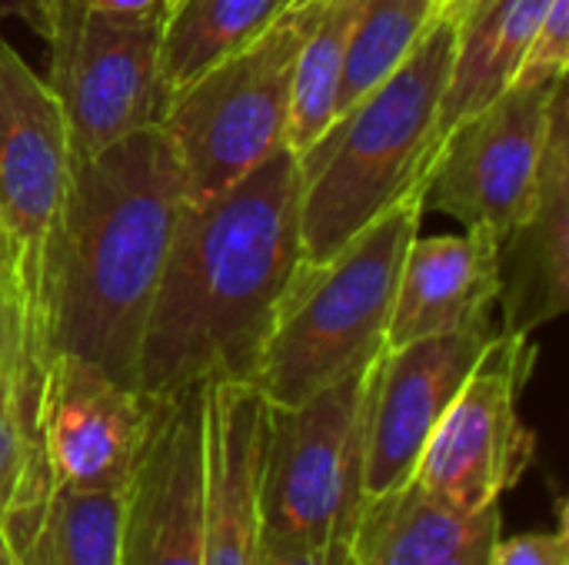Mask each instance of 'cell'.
I'll return each mask as SVG.
<instances>
[{
  "mask_svg": "<svg viewBox=\"0 0 569 565\" xmlns=\"http://www.w3.org/2000/svg\"><path fill=\"white\" fill-rule=\"evenodd\" d=\"M267 413L247 380L203 386V565H260Z\"/></svg>",
  "mask_w": 569,
  "mask_h": 565,
  "instance_id": "cell-15",
  "label": "cell"
},
{
  "mask_svg": "<svg viewBox=\"0 0 569 565\" xmlns=\"http://www.w3.org/2000/svg\"><path fill=\"white\" fill-rule=\"evenodd\" d=\"M170 3H177V0H170ZM167 10H170V7H167Z\"/></svg>",
  "mask_w": 569,
  "mask_h": 565,
  "instance_id": "cell-32",
  "label": "cell"
},
{
  "mask_svg": "<svg viewBox=\"0 0 569 565\" xmlns=\"http://www.w3.org/2000/svg\"><path fill=\"white\" fill-rule=\"evenodd\" d=\"M493 533H500V506L460 513L427 500L407 480L363 503L347 543V565H440Z\"/></svg>",
  "mask_w": 569,
  "mask_h": 565,
  "instance_id": "cell-18",
  "label": "cell"
},
{
  "mask_svg": "<svg viewBox=\"0 0 569 565\" xmlns=\"http://www.w3.org/2000/svg\"><path fill=\"white\" fill-rule=\"evenodd\" d=\"M487 565H569V523L560 503L557 529L550 533H520V536H497L490 546Z\"/></svg>",
  "mask_w": 569,
  "mask_h": 565,
  "instance_id": "cell-25",
  "label": "cell"
},
{
  "mask_svg": "<svg viewBox=\"0 0 569 565\" xmlns=\"http://www.w3.org/2000/svg\"><path fill=\"white\" fill-rule=\"evenodd\" d=\"M120 565H203V386L153 403L123 486Z\"/></svg>",
  "mask_w": 569,
  "mask_h": 565,
  "instance_id": "cell-11",
  "label": "cell"
},
{
  "mask_svg": "<svg viewBox=\"0 0 569 565\" xmlns=\"http://www.w3.org/2000/svg\"><path fill=\"white\" fill-rule=\"evenodd\" d=\"M303 263L293 150L207 200H183L137 356V390L173 396L260 366L287 283Z\"/></svg>",
  "mask_w": 569,
  "mask_h": 565,
  "instance_id": "cell-1",
  "label": "cell"
},
{
  "mask_svg": "<svg viewBox=\"0 0 569 565\" xmlns=\"http://www.w3.org/2000/svg\"><path fill=\"white\" fill-rule=\"evenodd\" d=\"M53 356L47 273L0 236V526L23 565L53 500L40 430Z\"/></svg>",
  "mask_w": 569,
  "mask_h": 565,
  "instance_id": "cell-9",
  "label": "cell"
},
{
  "mask_svg": "<svg viewBox=\"0 0 569 565\" xmlns=\"http://www.w3.org/2000/svg\"><path fill=\"white\" fill-rule=\"evenodd\" d=\"M83 7L117 17H147V13H167L170 0H83Z\"/></svg>",
  "mask_w": 569,
  "mask_h": 565,
  "instance_id": "cell-27",
  "label": "cell"
},
{
  "mask_svg": "<svg viewBox=\"0 0 569 565\" xmlns=\"http://www.w3.org/2000/svg\"><path fill=\"white\" fill-rule=\"evenodd\" d=\"M493 3H497V0H443L440 10H437V17L450 20V23L460 30L463 23H470L473 17H480V13L490 10Z\"/></svg>",
  "mask_w": 569,
  "mask_h": 565,
  "instance_id": "cell-28",
  "label": "cell"
},
{
  "mask_svg": "<svg viewBox=\"0 0 569 565\" xmlns=\"http://www.w3.org/2000/svg\"><path fill=\"white\" fill-rule=\"evenodd\" d=\"M569 67V0H553L530 37L513 83H560Z\"/></svg>",
  "mask_w": 569,
  "mask_h": 565,
  "instance_id": "cell-24",
  "label": "cell"
},
{
  "mask_svg": "<svg viewBox=\"0 0 569 565\" xmlns=\"http://www.w3.org/2000/svg\"><path fill=\"white\" fill-rule=\"evenodd\" d=\"M183 206V176L160 123L70 173L47 250L53 350L137 386L147 313Z\"/></svg>",
  "mask_w": 569,
  "mask_h": 565,
  "instance_id": "cell-2",
  "label": "cell"
},
{
  "mask_svg": "<svg viewBox=\"0 0 569 565\" xmlns=\"http://www.w3.org/2000/svg\"><path fill=\"white\" fill-rule=\"evenodd\" d=\"M420 223L423 186L333 256L297 266L253 373V386L270 406H300L383 353L403 256Z\"/></svg>",
  "mask_w": 569,
  "mask_h": 565,
  "instance_id": "cell-4",
  "label": "cell"
},
{
  "mask_svg": "<svg viewBox=\"0 0 569 565\" xmlns=\"http://www.w3.org/2000/svg\"><path fill=\"white\" fill-rule=\"evenodd\" d=\"M23 17L47 43L43 80L63 110L73 167L160 120L167 13L117 17L83 0H27Z\"/></svg>",
  "mask_w": 569,
  "mask_h": 565,
  "instance_id": "cell-7",
  "label": "cell"
},
{
  "mask_svg": "<svg viewBox=\"0 0 569 565\" xmlns=\"http://www.w3.org/2000/svg\"><path fill=\"white\" fill-rule=\"evenodd\" d=\"M533 370V336L497 330L410 473L427 500L483 513L527 476L537 436L520 416V400Z\"/></svg>",
  "mask_w": 569,
  "mask_h": 565,
  "instance_id": "cell-8",
  "label": "cell"
},
{
  "mask_svg": "<svg viewBox=\"0 0 569 565\" xmlns=\"http://www.w3.org/2000/svg\"><path fill=\"white\" fill-rule=\"evenodd\" d=\"M293 0H177L160 30L163 100L257 40Z\"/></svg>",
  "mask_w": 569,
  "mask_h": 565,
  "instance_id": "cell-20",
  "label": "cell"
},
{
  "mask_svg": "<svg viewBox=\"0 0 569 565\" xmlns=\"http://www.w3.org/2000/svg\"><path fill=\"white\" fill-rule=\"evenodd\" d=\"M123 490H53L30 565H120Z\"/></svg>",
  "mask_w": 569,
  "mask_h": 565,
  "instance_id": "cell-23",
  "label": "cell"
},
{
  "mask_svg": "<svg viewBox=\"0 0 569 565\" xmlns=\"http://www.w3.org/2000/svg\"><path fill=\"white\" fill-rule=\"evenodd\" d=\"M260 565H347V543L310 546V549H273V546H263Z\"/></svg>",
  "mask_w": 569,
  "mask_h": 565,
  "instance_id": "cell-26",
  "label": "cell"
},
{
  "mask_svg": "<svg viewBox=\"0 0 569 565\" xmlns=\"http://www.w3.org/2000/svg\"><path fill=\"white\" fill-rule=\"evenodd\" d=\"M500 330L533 336L569 310V97L550 110L540 183L527 216L500 240Z\"/></svg>",
  "mask_w": 569,
  "mask_h": 565,
  "instance_id": "cell-16",
  "label": "cell"
},
{
  "mask_svg": "<svg viewBox=\"0 0 569 565\" xmlns=\"http://www.w3.org/2000/svg\"><path fill=\"white\" fill-rule=\"evenodd\" d=\"M550 3L553 0H497L457 30V47L437 110V147L513 83L530 37Z\"/></svg>",
  "mask_w": 569,
  "mask_h": 565,
  "instance_id": "cell-19",
  "label": "cell"
},
{
  "mask_svg": "<svg viewBox=\"0 0 569 565\" xmlns=\"http://www.w3.org/2000/svg\"><path fill=\"white\" fill-rule=\"evenodd\" d=\"M500 303V240L490 230L420 236L410 243L383 350L423 336L493 323Z\"/></svg>",
  "mask_w": 569,
  "mask_h": 565,
  "instance_id": "cell-17",
  "label": "cell"
},
{
  "mask_svg": "<svg viewBox=\"0 0 569 565\" xmlns=\"http://www.w3.org/2000/svg\"><path fill=\"white\" fill-rule=\"evenodd\" d=\"M560 83H510L490 107L467 117L433 153L423 210L503 240L533 203Z\"/></svg>",
  "mask_w": 569,
  "mask_h": 565,
  "instance_id": "cell-10",
  "label": "cell"
},
{
  "mask_svg": "<svg viewBox=\"0 0 569 565\" xmlns=\"http://www.w3.org/2000/svg\"><path fill=\"white\" fill-rule=\"evenodd\" d=\"M360 7L363 0H317L313 20L307 27L293 67V97H290V127H287V150L293 153L313 143L333 120L343 57Z\"/></svg>",
  "mask_w": 569,
  "mask_h": 565,
  "instance_id": "cell-21",
  "label": "cell"
},
{
  "mask_svg": "<svg viewBox=\"0 0 569 565\" xmlns=\"http://www.w3.org/2000/svg\"><path fill=\"white\" fill-rule=\"evenodd\" d=\"M497 330V323H487L423 336L377 356L363 436V503L410 480L430 433Z\"/></svg>",
  "mask_w": 569,
  "mask_h": 565,
  "instance_id": "cell-12",
  "label": "cell"
},
{
  "mask_svg": "<svg viewBox=\"0 0 569 565\" xmlns=\"http://www.w3.org/2000/svg\"><path fill=\"white\" fill-rule=\"evenodd\" d=\"M433 20L437 7L430 0H363L347 43L333 117L377 90L413 53Z\"/></svg>",
  "mask_w": 569,
  "mask_h": 565,
  "instance_id": "cell-22",
  "label": "cell"
},
{
  "mask_svg": "<svg viewBox=\"0 0 569 565\" xmlns=\"http://www.w3.org/2000/svg\"><path fill=\"white\" fill-rule=\"evenodd\" d=\"M157 396L103 366L57 353L43 390V450L53 490H123L143 446Z\"/></svg>",
  "mask_w": 569,
  "mask_h": 565,
  "instance_id": "cell-14",
  "label": "cell"
},
{
  "mask_svg": "<svg viewBox=\"0 0 569 565\" xmlns=\"http://www.w3.org/2000/svg\"><path fill=\"white\" fill-rule=\"evenodd\" d=\"M497 536H500V533H493V536H483V539L470 543L467 549L453 553L450 559H443L440 565H487L490 563V546H493V539H497Z\"/></svg>",
  "mask_w": 569,
  "mask_h": 565,
  "instance_id": "cell-29",
  "label": "cell"
},
{
  "mask_svg": "<svg viewBox=\"0 0 569 565\" xmlns=\"http://www.w3.org/2000/svg\"><path fill=\"white\" fill-rule=\"evenodd\" d=\"M430 3H433V7H437V10H440V3H443V0H430Z\"/></svg>",
  "mask_w": 569,
  "mask_h": 565,
  "instance_id": "cell-31",
  "label": "cell"
},
{
  "mask_svg": "<svg viewBox=\"0 0 569 565\" xmlns=\"http://www.w3.org/2000/svg\"><path fill=\"white\" fill-rule=\"evenodd\" d=\"M317 0H293L257 40L170 93L160 110L183 200H207L287 147L293 67Z\"/></svg>",
  "mask_w": 569,
  "mask_h": 565,
  "instance_id": "cell-5",
  "label": "cell"
},
{
  "mask_svg": "<svg viewBox=\"0 0 569 565\" xmlns=\"http://www.w3.org/2000/svg\"><path fill=\"white\" fill-rule=\"evenodd\" d=\"M457 27L433 20L413 53L297 157L303 260L320 263L420 190L437 153V110Z\"/></svg>",
  "mask_w": 569,
  "mask_h": 565,
  "instance_id": "cell-3",
  "label": "cell"
},
{
  "mask_svg": "<svg viewBox=\"0 0 569 565\" xmlns=\"http://www.w3.org/2000/svg\"><path fill=\"white\" fill-rule=\"evenodd\" d=\"M0 565H23V559L17 556V549H13V543H10L3 526H0Z\"/></svg>",
  "mask_w": 569,
  "mask_h": 565,
  "instance_id": "cell-30",
  "label": "cell"
},
{
  "mask_svg": "<svg viewBox=\"0 0 569 565\" xmlns=\"http://www.w3.org/2000/svg\"><path fill=\"white\" fill-rule=\"evenodd\" d=\"M70 173L63 110L50 83L0 33V236L40 270Z\"/></svg>",
  "mask_w": 569,
  "mask_h": 565,
  "instance_id": "cell-13",
  "label": "cell"
},
{
  "mask_svg": "<svg viewBox=\"0 0 569 565\" xmlns=\"http://www.w3.org/2000/svg\"><path fill=\"white\" fill-rule=\"evenodd\" d=\"M373 366L300 406H270L260 476V536L273 549L350 543L363 509V436Z\"/></svg>",
  "mask_w": 569,
  "mask_h": 565,
  "instance_id": "cell-6",
  "label": "cell"
}]
</instances>
